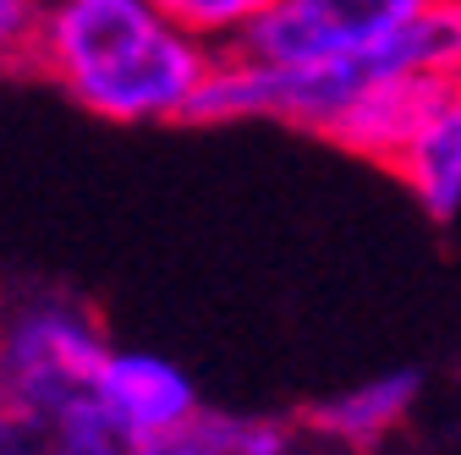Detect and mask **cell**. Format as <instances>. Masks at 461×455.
<instances>
[{
  "label": "cell",
  "instance_id": "1",
  "mask_svg": "<svg viewBox=\"0 0 461 455\" xmlns=\"http://www.w3.org/2000/svg\"><path fill=\"white\" fill-rule=\"evenodd\" d=\"M214 67V44L154 0H50L28 77L110 127H182Z\"/></svg>",
  "mask_w": 461,
  "mask_h": 455
},
{
  "label": "cell",
  "instance_id": "8",
  "mask_svg": "<svg viewBox=\"0 0 461 455\" xmlns=\"http://www.w3.org/2000/svg\"><path fill=\"white\" fill-rule=\"evenodd\" d=\"M368 61H374V72L461 83V0H423L412 22L390 44H379Z\"/></svg>",
  "mask_w": 461,
  "mask_h": 455
},
{
  "label": "cell",
  "instance_id": "9",
  "mask_svg": "<svg viewBox=\"0 0 461 455\" xmlns=\"http://www.w3.org/2000/svg\"><path fill=\"white\" fill-rule=\"evenodd\" d=\"M154 6L170 17V22H182L193 39L225 49V44H242L258 17L275 6V0H154Z\"/></svg>",
  "mask_w": 461,
  "mask_h": 455
},
{
  "label": "cell",
  "instance_id": "4",
  "mask_svg": "<svg viewBox=\"0 0 461 455\" xmlns=\"http://www.w3.org/2000/svg\"><path fill=\"white\" fill-rule=\"evenodd\" d=\"M374 67V61H368ZM456 83H439V77H401V72H374L352 104L330 121V132L319 143L340 148V154H357L368 165H384L395 170L401 154L412 148V138L423 132V121L434 116V104L450 94Z\"/></svg>",
  "mask_w": 461,
  "mask_h": 455
},
{
  "label": "cell",
  "instance_id": "7",
  "mask_svg": "<svg viewBox=\"0 0 461 455\" xmlns=\"http://www.w3.org/2000/svg\"><path fill=\"white\" fill-rule=\"evenodd\" d=\"M395 176L407 182L418 209L429 219H456L461 214V83L434 104V116L412 138V148L401 154Z\"/></svg>",
  "mask_w": 461,
  "mask_h": 455
},
{
  "label": "cell",
  "instance_id": "6",
  "mask_svg": "<svg viewBox=\"0 0 461 455\" xmlns=\"http://www.w3.org/2000/svg\"><path fill=\"white\" fill-rule=\"evenodd\" d=\"M418 395H423L418 368H384V373H368L357 384L324 395L319 406H308V428L324 433V439L352 444V450H374L412 417Z\"/></svg>",
  "mask_w": 461,
  "mask_h": 455
},
{
  "label": "cell",
  "instance_id": "2",
  "mask_svg": "<svg viewBox=\"0 0 461 455\" xmlns=\"http://www.w3.org/2000/svg\"><path fill=\"white\" fill-rule=\"evenodd\" d=\"M110 335L94 318V308L72 291H33L6 318V346H0V389H6V428L44 433L72 401L94 389Z\"/></svg>",
  "mask_w": 461,
  "mask_h": 455
},
{
  "label": "cell",
  "instance_id": "12",
  "mask_svg": "<svg viewBox=\"0 0 461 455\" xmlns=\"http://www.w3.org/2000/svg\"><path fill=\"white\" fill-rule=\"evenodd\" d=\"M132 455H220V439H214V412H198L193 423L170 428L159 439H143L132 444Z\"/></svg>",
  "mask_w": 461,
  "mask_h": 455
},
{
  "label": "cell",
  "instance_id": "11",
  "mask_svg": "<svg viewBox=\"0 0 461 455\" xmlns=\"http://www.w3.org/2000/svg\"><path fill=\"white\" fill-rule=\"evenodd\" d=\"M50 0H0V44H6V67L17 77H28L33 67V44L44 33Z\"/></svg>",
  "mask_w": 461,
  "mask_h": 455
},
{
  "label": "cell",
  "instance_id": "5",
  "mask_svg": "<svg viewBox=\"0 0 461 455\" xmlns=\"http://www.w3.org/2000/svg\"><path fill=\"white\" fill-rule=\"evenodd\" d=\"M94 395L132 444L159 439V433L182 428L203 412L198 384L187 379V368H176L159 352H132V346H115L104 357V368L94 379Z\"/></svg>",
  "mask_w": 461,
  "mask_h": 455
},
{
  "label": "cell",
  "instance_id": "3",
  "mask_svg": "<svg viewBox=\"0 0 461 455\" xmlns=\"http://www.w3.org/2000/svg\"><path fill=\"white\" fill-rule=\"evenodd\" d=\"M423 0H275L242 49L275 67H346L368 61L412 22Z\"/></svg>",
  "mask_w": 461,
  "mask_h": 455
},
{
  "label": "cell",
  "instance_id": "10",
  "mask_svg": "<svg viewBox=\"0 0 461 455\" xmlns=\"http://www.w3.org/2000/svg\"><path fill=\"white\" fill-rule=\"evenodd\" d=\"M214 439L220 455H297L303 433L285 417H237V412H214Z\"/></svg>",
  "mask_w": 461,
  "mask_h": 455
}]
</instances>
